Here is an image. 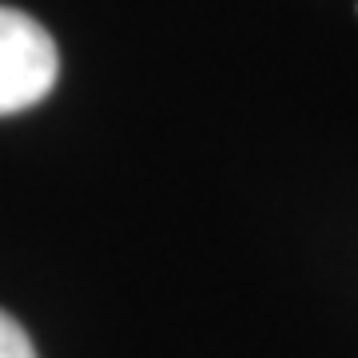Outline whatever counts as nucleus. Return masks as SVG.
<instances>
[{
    "label": "nucleus",
    "instance_id": "obj_2",
    "mask_svg": "<svg viewBox=\"0 0 358 358\" xmlns=\"http://www.w3.org/2000/svg\"><path fill=\"white\" fill-rule=\"evenodd\" d=\"M0 358H36L32 350V338L24 334V327L0 310Z\"/></svg>",
    "mask_w": 358,
    "mask_h": 358
},
{
    "label": "nucleus",
    "instance_id": "obj_1",
    "mask_svg": "<svg viewBox=\"0 0 358 358\" xmlns=\"http://www.w3.org/2000/svg\"><path fill=\"white\" fill-rule=\"evenodd\" d=\"M56 76L60 56L44 24L0 4V115L40 103L52 92Z\"/></svg>",
    "mask_w": 358,
    "mask_h": 358
}]
</instances>
